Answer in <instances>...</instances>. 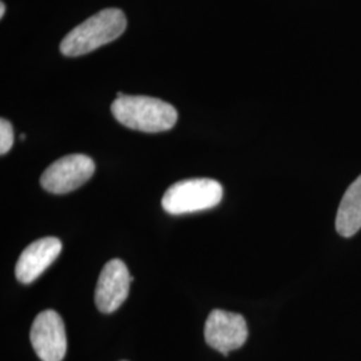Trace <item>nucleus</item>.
<instances>
[{
	"instance_id": "obj_1",
	"label": "nucleus",
	"mask_w": 361,
	"mask_h": 361,
	"mask_svg": "<svg viewBox=\"0 0 361 361\" xmlns=\"http://www.w3.org/2000/svg\"><path fill=\"white\" fill-rule=\"evenodd\" d=\"M111 113L123 126L143 133L166 131L178 119L177 110L168 102L145 95H123L122 92H118L111 104Z\"/></svg>"
},
{
	"instance_id": "obj_2",
	"label": "nucleus",
	"mask_w": 361,
	"mask_h": 361,
	"mask_svg": "<svg viewBox=\"0 0 361 361\" xmlns=\"http://www.w3.org/2000/svg\"><path fill=\"white\" fill-rule=\"evenodd\" d=\"M128 26L126 16L118 8H106L73 28L61 43L66 56H80L119 38Z\"/></svg>"
},
{
	"instance_id": "obj_3",
	"label": "nucleus",
	"mask_w": 361,
	"mask_h": 361,
	"mask_svg": "<svg viewBox=\"0 0 361 361\" xmlns=\"http://www.w3.org/2000/svg\"><path fill=\"white\" fill-rule=\"evenodd\" d=\"M219 180L193 178L173 183L164 194L162 207L173 216L194 213L217 207L222 200Z\"/></svg>"
},
{
	"instance_id": "obj_4",
	"label": "nucleus",
	"mask_w": 361,
	"mask_h": 361,
	"mask_svg": "<svg viewBox=\"0 0 361 361\" xmlns=\"http://www.w3.org/2000/svg\"><path fill=\"white\" fill-rule=\"evenodd\" d=\"M95 164L85 154H70L56 159L40 177V185L52 194H66L90 180Z\"/></svg>"
},
{
	"instance_id": "obj_5",
	"label": "nucleus",
	"mask_w": 361,
	"mask_h": 361,
	"mask_svg": "<svg viewBox=\"0 0 361 361\" xmlns=\"http://www.w3.org/2000/svg\"><path fill=\"white\" fill-rule=\"evenodd\" d=\"M30 340L32 348L42 361H62L67 352L65 324L59 313L47 310L35 317Z\"/></svg>"
},
{
	"instance_id": "obj_6",
	"label": "nucleus",
	"mask_w": 361,
	"mask_h": 361,
	"mask_svg": "<svg viewBox=\"0 0 361 361\" xmlns=\"http://www.w3.org/2000/svg\"><path fill=\"white\" fill-rule=\"evenodd\" d=\"M247 325L245 319L233 312L214 310L205 324V340L209 347L228 355L234 349L241 348L247 340Z\"/></svg>"
},
{
	"instance_id": "obj_7",
	"label": "nucleus",
	"mask_w": 361,
	"mask_h": 361,
	"mask_svg": "<svg viewBox=\"0 0 361 361\" xmlns=\"http://www.w3.org/2000/svg\"><path fill=\"white\" fill-rule=\"evenodd\" d=\"M130 276L126 264L118 258L109 261L99 274L95 289V305L102 313L116 312L129 296Z\"/></svg>"
},
{
	"instance_id": "obj_8",
	"label": "nucleus",
	"mask_w": 361,
	"mask_h": 361,
	"mask_svg": "<svg viewBox=\"0 0 361 361\" xmlns=\"http://www.w3.org/2000/svg\"><path fill=\"white\" fill-rule=\"evenodd\" d=\"M62 252V243L56 237H43L27 246L15 267V276L22 284L35 281Z\"/></svg>"
},
{
	"instance_id": "obj_9",
	"label": "nucleus",
	"mask_w": 361,
	"mask_h": 361,
	"mask_svg": "<svg viewBox=\"0 0 361 361\" xmlns=\"http://www.w3.org/2000/svg\"><path fill=\"white\" fill-rule=\"evenodd\" d=\"M361 229V176L344 194L336 216V231L348 238Z\"/></svg>"
},
{
	"instance_id": "obj_10",
	"label": "nucleus",
	"mask_w": 361,
	"mask_h": 361,
	"mask_svg": "<svg viewBox=\"0 0 361 361\" xmlns=\"http://www.w3.org/2000/svg\"><path fill=\"white\" fill-rule=\"evenodd\" d=\"M13 125L1 118L0 121V154H7L10 152V149L13 147Z\"/></svg>"
},
{
	"instance_id": "obj_11",
	"label": "nucleus",
	"mask_w": 361,
	"mask_h": 361,
	"mask_svg": "<svg viewBox=\"0 0 361 361\" xmlns=\"http://www.w3.org/2000/svg\"><path fill=\"white\" fill-rule=\"evenodd\" d=\"M4 13H6V4L1 1V3H0V18H3Z\"/></svg>"
}]
</instances>
